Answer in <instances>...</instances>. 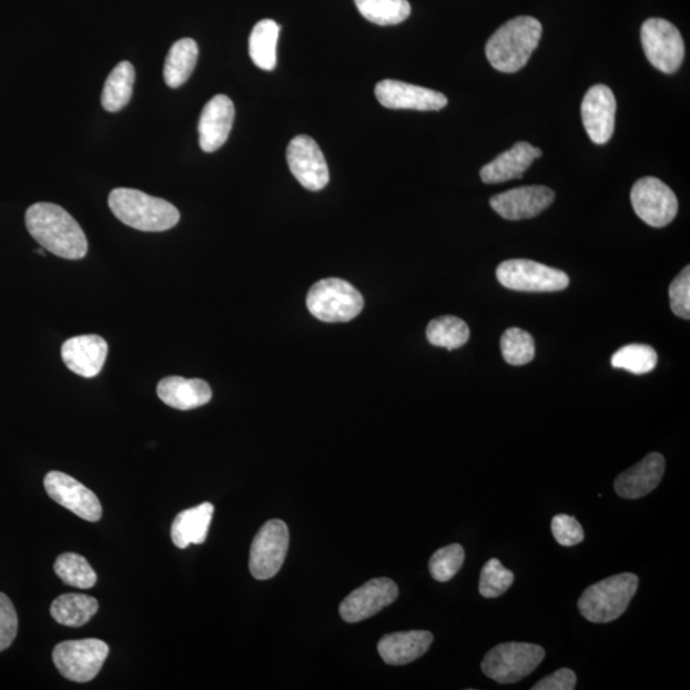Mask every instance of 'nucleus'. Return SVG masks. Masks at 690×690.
I'll return each mask as SVG.
<instances>
[{"label":"nucleus","instance_id":"26","mask_svg":"<svg viewBox=\"0 0 690 690\" xmlns=\"http://www.w3.org/2000/svg\"><path fill=\"white\" fill-rule=\"evenodd\" d=\"M199 45L186 38L174 43L168 53L164 65V80L172 89L181 88L189 81L197 64Z\"/></svg>","mask_w":690,"mask_h":690},{"label":"nucleus","instance_id":"31","mask_svg":"<svg viewBox=\"0 0 690 690\" xmlns=\"http://www.w3.org/2000/svg\"><path fill=\"white\" fill-rule=\"evenodd\" d=\"M54 570L65 585L81 588V590L94 587L98 580L90 562L74 552L59 555L54 562Z\"/></svg>","mask_w":690,"mask_h":690},{"label":"nucleus","instance_id":"16","mask_svg":"<svg viewBox=\"0 0 690 690\" xmlns=\"http://www.w3.org/2000/svg\"><path fill=\"white\" fill-rule=\"evenodd\" d=\"M580 111L588 138L597 145L606 144L616 130L617 99L611 89L592 87L587 91Z\"/></svg>","mask_w":690,"mask_h":690},{"label":"nucleus","instance_id":"3","mask_svg":"<svg viewBox=\"0 0 690 690\" xmlns=\"http://www.w3.org/2000/svg\"><path fill=\"white\" fill-rule=\"evenodd\" d=\"M109 207L120 221L141 232L170 231L179 224V209L163 199L132 189H115L109 195Z\"/></svg>","mask_w":690,"mask_h":690},{"label":"nucleus","instance_id":"19","mask_svg":"<svg viewBox=\"0 0 690 690\" xmlns=\"http://www.w3.org/2000/svg\"><path fill=\"white\" fill-rule=\"evenodd\" d=\"M108 351V343L101 336L80 335L63 344L62 358L72 373L91 378L103 369Z\"/></svg>","mask_w":690,"mask_h":690},{"label":"nucleus","instance_id":"34","mask_svg":"<svg viewBox=\"0 0 690 690\" xmlns=\"http://www.w3.org/2000/svg\"><path fill=\"white\" fill-rule=\"evenodd\" d=\"M466 552L459 544H453L437 550L428 562V569L437 582H449L458 574L465 562Z\"/></svg>","mask_w":690,"mask_h":690},{"label":"nucleus","instance_id":"18","mask_svg":"<svg viewBox=\"0 0 690 690\" xmlns=\"http://www.w3.org/2000/svg\"><path fill=\"white\" fill-rule=\"evenodd\" d=\"M233 101L216 95L202 109L199 122L200 146L205 153H214L229 140L234 122Z\"/></svg>","mask_w":690,"mask_h":690},{"label":"nucleus","instance_id":"4","mask_svg":"<svg viewBox=\"0 0 690 690\" xmlns=\"http://www.w3.org/2000/svg\"><path fill=\"white\" fill-rule=\"evenodd\" d=\"M639 578L621 574L600 580L580 596L578 608L582 617L597 625L617 620L628 609L637 593Z\"/></svg>","mask_w":690,"mask_h":690},{"label":"nucleus","instance_id":"36","mask_svg":"<svg viewBox=\"0 0 690 690\" xmlns=\"http://www.w3.org/2000/svg\"><path fill=\"white\" fill-rule=\"evenodd\" d=\"M670 306L678 317L690 318V267L687 266L669 288Z\"/></svg>","mask_w":690,"mask_h":690},{"label":"nucleus","instance_id":"7","mask_svg":"<svg viewBox=\"0 0 690 690\" xmlns=\"http://www.w3.org/2000/svg\"><path fill=\"white\" fill-rule=\"evenodd\" d=\"M108 655L109 646L100 639H79L57 645L53 661L65 679L88 683L99 674Z\"/></svg>","mask_w":690,"mask_h":690},{"label":"nucleus","instance_id":"9","mask_svg":"<svg viewBox=\"0 0 690 690\" xmlns=\"http://www.w3.org/2000/svg\"><path fill=\"white\" fill-rule=\"evenodd\" d=\"M642 47L648 61L663 73H676L683 64L684 40L671 22L650 19L642 24Z\"/></svg>","mask_w":690,"mask_h":690},{"label":"nucleus","instance_id":"12","mask_svg":"<svg viewBox=\"0 0 690 690\" xmlns=\"http://www.w3.org/2000/svg\"><path fill=\"white\" fill-rule=\"evenodd\" d=\"M397 584L389 578H375L357 588L339 606L341 617L355 625L376 616L398 599Z\"/></svg>","mask_w":690,"mask_h":690},{"label":"nucleus","instance_id":"14","mask_svg":"<svg viewBox=\"0 0 690 690\" xmlns=\"http://www.w3.org/2000/svg\"><path fill=\"white\" fill-rule=\"evenodd\" d=\"M44 487L50 498L82 519L98 521L103 516L98 496L69 475L52 470L44 478Z\"/></svg>","mask_w":690,"mask_h":690},{"label":"nucleus","instance_id":"11","mask_svg":"<svg viewBox=\"0 0 690 690\" xmlns=\"http://www.w3.org/2000/svg\"><path fill=\"white\" fill-rule=\"evenodd\" d=\"M630 201L636 214L655 229L669 225L678 214L676 193L655 176L637 181L630 192Z\"/></svg>","mask_w":690,"mask_h":690},{"label":"nucleus","instance_id":"20","mask_svg":"<svg viewBox=\"0 0 690 690\" xmlns=\"http://www.w3.org/2000/svg\"><path fill=\"white\" fill-rule=\"evenodd\" d=\"M664 467H667V463L660 453L648 454L636 466L619 475L613 487L621 498L641 499L660 485Z\"/></svg>","mask_w":690,"mask_h":690},{"label":"nucleus","instance_id":"8","mask_svg":"<svg viewBox=\"0 0 690 690\" xmlns=\"http://www.w3.org/2000/svg\"><path fill=\"white\" fill-rule=\"evenodd\" d=\"M496 276L503 287L517 292H560L570 282L558 268L524 258L504 261L496 268Z\"/></svg>","mask_w":690,"mask_h":690},{"label":"nucleus","instance_id":"2","mask_svg":"<svg viewBox=\"0 0 690 690\" xmlns=\"http://www.w3.org/2000/svg\"><path fill=\"white\" fill-rule=\"evenodd\" d=\"M542 37V24L529 16H519L504 23L487 41V61L504 73L524 69Z\"/></svg>","mask_w":690,"mask_h":690},{"label":"nucleus","instance_id":"37","mask_svg":"<svg viewBox=\"0 0 690 690\" xmlns=\"http://www.w3.org/2000/svg\"><path fill=\"white\" fill-rule=\"evenodd\" d=\"M551 531L555 540L561 546L571 547L585 540L584 527L568 515L555 516L551 520Z\"/></svg>","mask_w":690,"mask_h":690},{"label":"nucleus","instance_id":"22","mask_svg":"<svg viewBox=\"0 0 690 690\" xmlns=\"http://www.w3.org/2000/svg\"><path fill=\"white\" fill-rule=\"evenodd\" d=\"M433 642L434 636L427 630H409L386 635L378 642L377 651L384 662L402 667L423 658L430 650Z\"/></svg>","mask_w":690,"mask_h":690},{"label":"nucleus","instance_id":"24","mask_svg":"<svg viewBox=\"0 0 690 690\" xmlns=\"http://www.w3.org/2000/svg\"><path fill=\"white\" fill-rule=\"evenodd\" d=\"M213 516L214 505L210 503L181 511L175 517L171 529L173 544L180 549H187L192 544H204Z\"/></svg>","mask_w":690,"mask_h":690},{"label":"nucleus","instance_id":"38","mask_svg":"<svg viewBox=\"0 0 690 690\" xmlns=\"http://www.w3.org/2000/svg\"><path fill=\"white\" fill-rule=\"evenodd\" d=\"M19 630V618L14 606L8 597L0 592V652L10 647Z\"/></svg>","mask_w":690,"mask_h":690},{"label":"nucleus","instance_id":"30","mask_svg":"<svg viewBox=\"0 0 690 690\" xmlns=\"http://www.w3.org/2000/svg\"><path fill=\"white\" fill-rule=\"evenodd\" d=\"M427 339L435 347L454 351L463 347L469 339V327L456 316H442L427 326Z\"/></svg>","mask_w":690,"mask_h":690},{"label":"nucleus","instance_id":"29","mask_svg":"<svg viewBox=\"0 0 690 690\" xmlns=\"http://www.w3.org/2000/svg\"><path fill=\"white\" fill-rule=\"evenodd\" d=\"M357 10L378 27H390L406 21L410 14L408 0H355Z\"/></svg>","mask_w":690,"mask_h":690},{"label":"nucleus","instance_id":"35","mask_svg":"<svg viewBox=\"0 0 690 690\" xmlns=\"http://www.w3.org/2000/svg\"><path fill=\"white\" fill-rule=\"evenodd\" d=\"M515 582V575L498 559L487 561L479 576L478 590L486 599H496L509 590Z\"/></svg>","mask_w":690,"mask_h":690},{"label":"nucleus","instance_id":"21","mask_svg":"<svg viewBox=\"0 0 690 690\" xmlns=\"http://www.w3.org/2000/svg\"><path fill=\"white\" fill-rule=\"evenodd\" d=\"M542 151L528 142H517L515 146L505 151L491 163L483 166L481 180L487 184H498L511 180H519Z\"/></svg>","mask_w":690,"mask_h":690},{"label":"nucleus","instance_id":"32","mask_svg":"<svg viewBox=\"0 0 690 690\" xmlns=\"http://www.w3.org/2000/svg\"><path fill=\"white\" fill-rule=\"evenodd\" d=\"M613 368L627 369L635 375L651 373L658 365V353L647 344H628L613 353L611 358Z\"/></svg>","mask_w":690,"mask_h":690},{"label":"nucleus","instance_id":"1","mask_svg":"<svg viewBox=\"0 0 690 690\" xmlns=\"http://www.w3.org/2000/svg\"><path fill=\"white\" fill-rule=\"evenodd\" d=\"M24 221L32 239L53 255L67 260H81L87 256V235L63 207L39 202L29 207Z\"/></svg>","mask_w":690,"mask_h":690},{"label":"nucleus","instance_id":"13","mask_svg":"<svg viewBox=\"0 0 690 690\" xmlns=\"http://www.w3.org/2000/svg\"><path fill=\"white\" fill-rule=\"evenodd\" d=\"M290 170L308 191H322L329 183L326 159L317 142L305 134L294 138L287 149Z\"/></svg>","mask_w":690,"mask_h":690},{"label":"nucleus","instance_id":"39","mask_svg":"<svg viewBox=\"0 0 690 690\" xmlns=\"http://www.w3.org/2000/svg\"><path fill=\"white\" fill-rule=\"evenodd\" d=\"M576 684V672L570 669H560L538 681L532 690H575Z\"/></svg>","mask_w":690,"mask_h":690},{"label":"nucleus","instance_id":"33","mask_svg":"<svg viewBox=\"0 0 690 690\" xmlns=\"http://www.w3.org/2000/svg\"><path fill=\"white\" fill-rule=\"evenodd\" d=\"M500 349L505 362L511 366H524L535 358L532 335L519 327H510L503 334Z\"/></svg>","mask_w":690,"mask_h":690},{"label":"nucleus","instance_id":"23","mask_svg":"<svg viewBox=\"0 0 690 690\" xmlns=\"http://www.w3.org/2000/svg\"><path fill=\"white\" fill-rule=\"evenodd\" d=\"M158 397L166 406L180 410L205 406L213 398L210 385L200 378L170 376L158 384Z\"/></svg>","mask_w":690,"mask_h":690},{"label":"nucleus","instance_id":"17","mask_svg":"<svg viewBox=\"0 0 690 690\" xmlns=\"http://www.w3.org/2000/svg\"><path fill=\"white\" fill-rule=\"evenodd\" d=\"M555 199V192L545 186H526L499 193L490 199V206L507 221H524L540 215Z\"/></svg>","mask_w":690,"mask_h":690},{"label":"nucleus","instance_id":"28","mask_svg":"<svg viewBox=\"0 0 690 690\" xmlns=\"http://www.w3.org/2000/svg\"><path fill=\"white\" fill-rule=\"evenodd\" d=\"M134 74L130 62H122L115 67L105 81L101 104L106 112L115 113L130 103L133 92Z\"/></svg>","mask_w":690,"mask_h":690},{"label":"nucleus","instance_id":"5","mask_svg":"<svg viewBox=\"0 0 690 690\" xmlns=\"http://www.w3.org/2000/svg\"><path fill=\"white\" fill-rule=\"evenodd\" d=\"M362 294L348 282L329 277L313 285L307 296L310 313L324 323H347L364 310Z\"/></svg>","mask_w":690,"mask_h":690},{"label":"nucleus","instance_id":"10","mask_svg":"<svg viewBox=\"0 0 690 690\" xmlns=\"http://www.w3.org/2000/svg\"><path fill=\"white\" fill-rule=\"evenodd\" d=\"M290 547V531L281 519H272L260 528L252 541L250 571L252 577L266 580L280 574Z\"/></svg>","mask_w":690,"mask_h":690},{"label":"nucleus","instance_id":"25","mask_svg":"<svg viewBox=\"0 0 690 690\" xmlns=\"http://www.w3.org/2000/svg\"><path fill=\"white\" fill-rule=\"evenodd\" d=\"M98 610V600L94 597L81 593L59 596L50 606V613L58 625L71 628L88 625Z\"/></svg>","mask_w":690,"mask_h":690},{"label":"nucleus","instance_id":"27","mask_svg":"<svg viewBox=\"0 0 690 690\" xmlns=\"http://www.w3.org/2000/svg\"><path fill=\"white\" fill-rule=\"evenodd\" d=\"M281 27L273 20L260 21L250 37V57L258 69L273 71L276 65V44Z\"/></svg>","mask_w":690,"mask_h":690},{"label":"nucleus","instance_id":"15","mask_svg":"<svg viewBox=\"0 0 690 690\" xmlns=\"http://www.w3.org/2000/svg\"><path fill=\"white\" fill-rule=\"evenodd\" d=\"M375 95L383 106L388 109H410V111H442L448 104V98L442 92L410 85L397 80H384L375 88Z\"/></svg>","mask_w":690,"mask_h":690},{"label":"nucleus","instance_id":"6","mask_svg":"<svg viewBox=\"0 0 690 690\" xmlns=\"http://www.w3.org/2000/svg\"><path fill=\"white\" fill-rule=\"evenodd\" d=\"M545 659V650L534 643L508 642L487 652L481 669L487 678L500 684L518 683L531 676Z\"/></svg>","mask_w":690,"mask_h":690}]
</instances>
